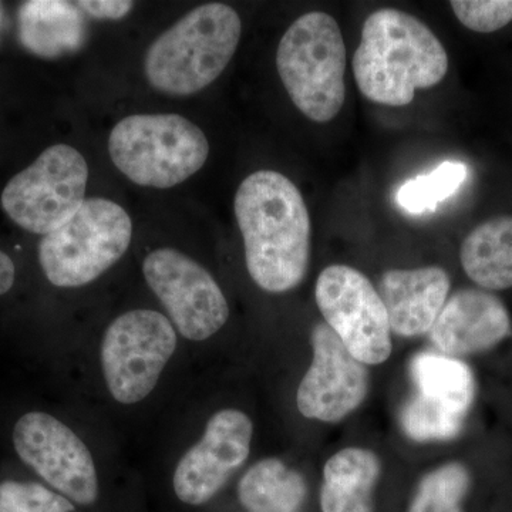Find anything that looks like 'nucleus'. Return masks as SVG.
<instances>
[{
    "mask_svg": "<svg viewBox=\"0 0 512 512\" xmlns=\"http://www.w3.org/2000/svg\"><path fill=\"white\" fill-rule=\"evenodd\" d=\"M234 210L252 281L271 293L301 285L311 259V217L299 188L284 174L256 171L239 185Z\"/></svg>",
    "mask_w": 512,
    "mask_h": 512,
    "instance_id": "f257e3e1",
    "label": "nucleus"
},
{
    "mask_svg": "<svg viewBox=\"0 0 512 512\" xmlns=\"http://www.w3.org/2000/svg\"><path fill=\"white\" fill-rule=\"evenodd\" d=\"M447 70L443 43L416 16L384 8L366 19L353 56V74L367 100L383 106H407L416 90L437 86Z\"/></svg>",
    "mask_w": 512,
    "mask_h": 512,
    "instance_id": "f03ea898",
    "label": "nucleus"
},
{
    "mask_svg": "<svg viewBox=\"0 0 512 512\" xmlns=\"http://www.w3.org/2000/svg\"><path fill=\"white\" fill-rule=\"evenodd\" d=\"M242 23L224 3L198 6L148 47V83L168 96H191L214 83L237 52Z\"/></svg>",
    "mask_w": 512,
    "mask_h": 512,
    "instance_id": "7ed1b4c3",
    "label": "nucleus"
},
{
    "mask_svg": "<svg viewBox=\"0 0 512 512\" xmlns=\"http://www.w3.org/2000/svg\"><path fill=\"white\" fill-rule=\"evenodd\" d=\"M276 69L303 116L335 119L346 99V46L335 18L311 12L296 19L279 42Z\"/></svg>",
    "mask_w": 512,
    "mask_h": 512,
    "instance_id": "20e7f679",
    "label": "nucleus"
},
{
    "mask_svg": "<svg viewBox=\"0 0 512 512\" xmlns=\"http://www.w3.org/2000/svg\"><path fill=\"white\" fill-rule=\"evenodd\" d=\"M109 153L134 184L165 190L204 167L210 143L197 124L178 114H136L113 128Z\"/></svg>",
    "mask_w": 512,
    "mask_h": 512,
    "instance_id": "39448f33",
    "label": "nucleus"
},
{
    "mask_svg": "<svg viewBox=\"0 0 512 512\" xmlns=\"http://www.w3.org/2000/svg\"><path fill=\"white\" fill-rule=\"evenodd\" d=\"M131 238L133 222L123 207L106 198H89L73 217L42 238L40 266L50 284L80 288L120 261Z\"/></svg>",
    "mask_w": 512,
    "mask_h": 512,
    "instance_id": "423d86ee",
    "label": "nucleus"
},
{
    "mask_svg": "<svg viewBox=\"0 0 512 512\" xmlns=\"http://www.w3.org/2000/svg\"><path fill=\"white\" fill-rule=\"evenodd\" d=\"M87 181L89 165L82 154L67 144H55L9 181L2 207L19 227L45 237L82 207Z\"/></svg>",
    "mask_w": 512,
    "mask_h": 512,
    "instance_id": "0eeeda50",
    "label": "nucleus"
},
{
    "mask_svg": "<svg viewBox=\"0 0 512 512\" xmlns=\"http://www.w3.org/2000/svg\"><path fill=\"white\" fill-rule=\"evenodd\" d=\"M177 349V332L167 316L150 309L123 313L107 328L101 367L107 389L121 404H136L156 389Z\"/></svg>",
    "mask_w": 512,
    "mask_h": 512,
    "instance_id": "6e6552de",
    "label": "nucleus"
},
{
    "mask_svg": "<svg viewBox=\"0 0 512 512\" xmlns=\"http://www.w3.org/2000/svg\"><path fill=\"white\" fill-rule=\"evenodd\" d=\"M316 303L326 325L355 359L377 366L392 356L389 315L370 279L348 265H330L320 272Z\"/></svg>",
    "mask_w": 512,
    "mask_h": 512,
    "instance_id": "1a4fd4ad",
    "label": "nucleus"
},
{
    "mask_svg": "<svg viewBox=\"0 0 512 512\" xmlns=\"http://www.w3.org/2000/svg\"><path fill=\"white\" fill-rule=\"evenodd\" d=\"M143 274L185 339H210L227 323L229 306L224 292L190 256L173 248L156 249L144 259Z\"/></svg>",
    "mask_w": 512,
    "mask_h": 512,
    "instance_id": "9d476101",
    "label": "nucleus"
},
{
    "mask_svg": "<svg viewBox=\"0 0 512 512\" xmlns=\"http://www.w3.org/2000/svg\"><path fill=\"white\" fill-rule=\"evenodd\" d=\"M20 460L63 497L92 505L99 497V478L89 448L62 421L42 412L20 417L13 430Z\"/></svg>",
    "mask_w": 512,
    "mask_h": 512,
    "instance_id": "9b49d317",
    "label": "nucleus"
},
{
    "mask_svg": "<svg viewBox=\"0 0 512 512\" xmlns=\"http://www.w3.org/2000/svg\"><path fill=\"white\" fill-rule=\"evenodd\" d=\"M313 359L296 393L299 413L309 420L335 424L365 402L370 376L326 323L312 330Z\"/></svg>",
    "mask_w": 512,
    "mask_h": 512,
    "instance_id": "f8f14e48",
    "label": "nucleus"
},
{
    "mask_svg": "<svg viewBox=\"0 0 512 512\" xmlns=\"http://www.w3.org/2000/svg\"><path fill=\"white\" fill-rule=\"evenodd\" d=\"M254 424L237 409L215 413L200 443L181 458L174 473V491L188 505L212 500L251 453Z\"/></svg>",
    "mask_w": 512,
    "mask_h": 512,
    "instance_id": "ddd939ff",
    "label": "nucleus"
},
{
    "mask_svg": "<svg viewBox=\"0 0 512 512\" xmlns=\"http://www.w3.org/2000/svg\"><path fill=\"white\" fill-rule=\"evenodd\" d=\"M511 333L510 312L497 295L464 288L447 299L429 338L441 355L461 359L497 348Z\"/></svg>",
    "mask_w": 512,
    "mask_h": 512,
    "instance_id": "4468645a",
    "label": "nucleus"
},
{
    "mask_svg": "<svg viewBox=\"0 0 512 512\" xmlns=\"http://www.w3.org/2000/svg\"><path fill=\"white\" fill-rule=\"evenodd\" d=\"M450 289L451 279L443 268L424 266L384 272L377 292L386 306L392 332L409 339L430 332Z\"/></svg>",
    "mask_w": 512,
    "mask_h": 512,
    "instance_id": "2eb2a0df",
    "label": "nucleus"
},
{
    "mask_svg": "<svg viewBox=\"0 0 512 512\" xmlns=\"http://www.w3.org/2000/svg\"><path fill=\"white\" fill-rule=\"evenodd\" d=\"M382 476V461L369 448L348 447L323 467L322 512H375L373 493Z\"/></svg>",
    "mask_w": 512,
    "mask_h": 512,
    "instance_id": "dca6fc26",
    "label": "nucleus"
},
{
    "mask_svg": "<svg viewBox=\"0 0 512 512\" xmlns=\"http://www.w3.org/2000/svg\"><path fill=\"white\" fill-rule=\"evenodd\" d=\"M19 39L33 55L55 59L76 52L86 42L87 23L77 5L32 0L19 9Z\"/></svg>",
    "mask_w": 512,
    "mask_h": 512,
    "instance_id": "f3484780",
    "label": "nucleus"
},
{
    "mask_svg": "<svg viewBox=\"0 0 512 512\" xmlns=\"http://www.w3.org/2000/svg\"><path fill=\"white\" fill-rule=\"evenodd\" d=\"M409 375L416 396L467 419L476 400L477 384L466 362L439 352H421L413 356Z\"/></svg>",
    "mask_w": 512,
    "mask_h": 512,
    "instance_id": "a211bd4d",
    "label": "nucleus"
},
{
    "mask_svg": "<svg viewBox=\"0 0 512 512\" xmlns=\"http://www.w3.org/2000/svg\"><path fill=\"white\" fill-rule=\"evenodd\" d=\"M460 261L468 278L485 291L512 288V217L483 222L463 241Z\"/></svg>",
    "mask_w": 512,
    "mask_h": 512,
    "instance_id": "6ab92c4d",
    "label": "nucleus"
},
{
    "mask_svg": "<svg viewBox=\"0 0 512 512\" xmlns=\"http://www.w3.org/2000/svg\"><path fill=\"white\" fill-rule=\"evenodd\" d=\"M308 485L299 471L279 458H265L249 468L238 485L248 512H302Z\"/></svg>",
    "mask_w": 512,
    "mask_h": 512,
    "instance_id": "aec40b11",
    "label": "nucleus"
},
{
    "mask_svg": "<svg viewBox=\"0 0 512 512\" xmlns=\"http://www.w3.org/2000/svg\"><path fill=\"white\" fill-rule=\"evenodd\" d=\"M471 473L463 463L443 464L421 478L407 512H464Z\"/></svg>",
    "mask_w": 512,
    "mask_h": 512,
    "instance_id": "412c9836",
    "label": "nucleus"
},
{
    "mask_svg": "<svg viewBox=\"0 0 512 512\" xmlns=\"http://www.w3.org/2000/svg\"><path fill=\"white\" fill-rule=\"evenodd\" d=\"M467 175L466 165L447 161L431 173L419 175L404 183L397 192V204L410 214L434 211L440 202L460 190Z\"/></svg>",
    "mask_w": 512,
    "mask_h": 512,
    "instance_id": "4be33fe9",
    "label": "nucleus"
},
{
    "mask_svg": "<svg viewBox=\"0 0 512 512\" xmlns=\"http://www.w3.org/2000/svg\"><path fill=\"white\" fill-rule=\"evenodd\" d=\"M400 426L416 443H437L457 439L467 419L433 406L413 394L400 410Z\"/></svg>",
    "mask_w": 512,
    "mask_h": 512,
    "instance_id": "5701e85b",
    "label": "nucleus"
},
{
    "mask_svg": "<svg viewBox=\"0 0 512 512\" xmlns=\"http://www.w3.org/2000/svg\"><path fill=\"white\" fill-rule=\"evenodd\" d=\"M73 505L36 483H0V512H72Z\"/></svg>",
    "mask_w": 512,
    "mask_h": 512,
    "instance_id": "b1692460",
    "label": "nucleus"
},
{
    "mask_svg": "<svg viewBox=\"0 0 512 512\" xmlns=\"http://www.w3.org/2000/svg\"><path fill=\"white\" fill-rule=\"evenodd\" d=\"M461 25L477 33H493L512 22V0H453Z\"/></svg>",
    "mask_w": 512,
    "mask_h": 512,
    "instance_id": "393cba45",
    "label": "nucleus"
},
{
    "mask_svg": "<svg viewBox=\"0 0 512 512\" xmlns=\"http://www.w3.org/2000/svg\"><path fill=\"white\" fill-rule=\"evenodd\" d=\"M80 10L86 12L87 15L93 16L96 19H104V20H120L123 19L124 16H127L128 13L133 9V2H123V0H100V2H96V0H82V2L77 3Z\"/></svg>",
    "mask_w": 512,
    "mask_h": 512,
    "instance_id": "a878e982",
    "label": "nucleus"
},
{
    "mask_svg": "<svg viewBox=\"0 0 512 512\" xmlns=\"http://www.w3.org/2000/svg\"><path fill=\"white\" fill-rule=\"evenodd\" d=\"M16 269L10 256L0 251V296L5 295L15 284Z\"/></svg>",
    "mask_w": 512,
    "mask_h": 512,
    "instance_id": "bb28decb",
    "label": "nucleus"
},
{
    "mask_svg": "<svg viewBox=\"0 0 512 512\" xmlns=\"http://www.w3.org/2000/svg\"><path fill=\"white\" fill-rule=\"evenodd\" d=\"M2 18H3L2 5H0V26H2Z\"/></svg>",
    "mask_w": 512,
    "mask_h": 512,
    "instance_id": "cd10ccee",
    "label": "nucleus"
}]
</instances>
